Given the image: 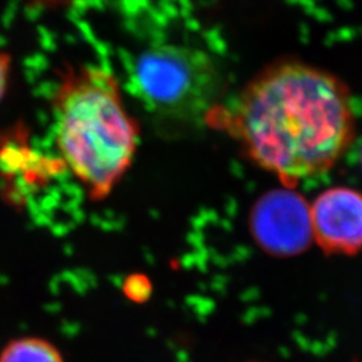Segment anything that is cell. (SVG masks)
<instances>
[{"label": "cell", "mask_w": 362, "mask_h": 362, "mask_svg": "<svg viewBox=\"0 0 362 362\" xmlns=\"http://www.w3.org/2000/svg\"><path fill=\"white\" fill-rule=\"evenodd\" d=\"M250 233L270 257L293 258L314 243L310 206L294 191H272L251 209Z\"/></svg>", "instance_id": "277c9868"}, {"label": "cell", "mask_w": 362, "mask_h": 362, "mask_svg": "<svg viewBox=\"0 0 362 362\" xmlns=\"http://www.w3.org/2000/svg\"><path fill=\"white\" fill-rule=\"evenodd\" d=\"M361 163H362V151H361Z\"/></svg>", "instance_id": "30bf717a"}, {"label": "cell", "mask_w": 362, "mask_h": 362, "mask_svg": "<svg viewBox=\"0 0 362 362\" xmlns=\"http://www.w3.org/2000/svg\"><path fill=\"white\" fill-rule=\"evenodd\" d=\"M57 145L91 200H103L129 169L139 127L122 104L113 74L70 69L57 90Z\"/></svg>", "instance_id": "7a4b0ae2"}, {"label": "cell", "mask_w": 362, "mask_h": 362, "mask_svg": "<svg viewBox=\"0 0 362 362\" xmlns=\"http://www.w3.org/2000/svg\"><path fill=\"white\" fill-rule=\"evenodd\" d=\"M314 243L327 255L362 252V192L349 187L329 188L310 206Z\"/></svg>", "instance_id": "5b68a950"}, {"label": "cell", "mask_w": 362, "mask_h": 362, "mask_svg": "<svg viewBox=\"0 0 362 362\" xmlns=\"http://www.w3.org/2000/svg\"><path fill=\"white\" fill-rule=\"evenodd\" d=\"M0 362H66L52 341L37 336L11 339L0 350Z\"/></svg>", "instance_id": "8992f818"}, {"label": "cell", "mask_w": 362, "mask_h": 362, "mask_svg": "<svg viewBox=\"0 0 362 362\" xmlns=\"http://www.w3.org/2000/svg\"><path fill=\"white\" fill-rule=\"evenodd\" d=\"M121 293L132 303L143 305L153 296V284L151 278L141 272H133L124 278Z\"/></svg>", "instance_id": "52a82bcc"}, {"label": "cell", "mask_w": 362, "mask_h": 362, "mask_svg": "<svg viewBox=\"0 0 362 362\" xmlns=\"http://www.w3.org/2000/svg\"><path fill=\"white\" fill-rule=\"evenodd\" d=\"M11 73V58L7 52L0 50V103L7 91Z\"/></svg>", "instance_id": "ba28073f"}, {"label": "cell", "mask_w": 362, "mask_h": 362, "mask_svg": "<svg viewBox=\"0 0 362 362\" xmlns=\"http://www.w3.org/2000/svg\"><path fill=\"white\" fill-rule=\"evenodd\" d=\"M132 81L152 110L173 116L203 109L216 86L215 71L204 54L169 45L143 52Z\"/></svg>", "instance_id": "3957f363"}, {"label": "cell", "mask_w": 362, "mask_h": 362, "mask_svg": "<svg viewBox=\"0 0 362 362\" xmlns=\"http://www.w3.org/2000/svg\"><path fill=\"white\" fill-rule=\"evenodd\" d=\"M250 362H262V361H250Z\"/></svg>", "instance_id": "8fae6325"}, {"label": "cell", "mask_w": 362, "mask_h": 362, "mask_svg": "<svg viewBox=\"0 0 362 362\" xmlns=\"http://www.w3.org/2000/svg\"><path fill=\"white\" fill-rule=\"evenodd\" d=\"M50 1H59V0H50Z\"/></svg>", "instance_id": "9c48e42d"}, {"label": "cell", "mask_w": 362, "mask_h": 362, "mask_svg": "<svg viewBox=\"0 0 362 362\" xmlns=\"http://www.w3.org/2000/svg\"><path fill=\"white\" fill-rule=\"evenodd\" d=\"M226 125L257 165L290 181L329 172L356 136L345 83L303 62H282L260 73Z\"/></svg>", "instance_id": "6da1fadb"}]
</instances>
